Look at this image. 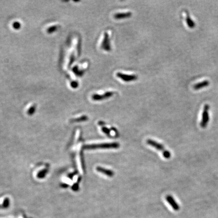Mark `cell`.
<instances>
[{
  "label": "cell",
  "mask_w": 218,
  "mask_h": 218,
  "mask_svg": "<svg viewBox=\"0 0 218 218\" xmlns=\"http://www.w3.org/2000/svg\"><path fill=\"white\" fill-rule=\"evenodd\" d=\"M120 147L119 143L118 142L111 143H103L95 144L92 145H86L84 148L86 150H96V149H109V148H118Z\"/></svg>",
  "instance_id": "1"
},
{
  "label": "cell",
  "mask_w": 218,
  "mask_h": 218,
  "mask_svg": "<svg viewBox=\"0 0 218 218\" xmlns=\"http://www.w3.org/2000/svg\"><path fill=\"white\" fill-rule=\"evenodd\" d=\"M101 47L105 51H110L112 49L111 44V32L107 31L104 32L103 38L101 42Z\"/></svg>",
  "instance_id": "2"
},
{
  "label": "cell",
  "mask_w": 218,
  "mask_h": 218,
  "mask_svg": "<svg viewBox=\"0 0 218 218\" xmlns=\"http://www.w3.org/2000/svg\"><path fill=\"white\" fill-rule=\"evenodd\" d=\"M116 76L126 82L134 81L138 79V76L135 74H126L120 72H118L116 73Z\"/></svg>",
  "instance_id": "3"
},
{
  "label": "cell",
  "mask_w": 218,
  "mask_h": 218,
  "mask_svg": "<svg viewBox=\"0 0 218 218\" xmlns=\"http://www.w3.org/2000/svg\"><path fill=\"white\" fill-rule=\"evenodd\" d=\"M209 109V106L205 105L203 109V112L202 114V118L200 124L202 128H205V127L207 126V123L209 121V114L208 112Z\"/></svg>",
  "instance_id": "4"
},
{
  "label": "cell",
  "mask_w": 218,
  "mask_h": 218,
  "mask_svg": "<svg viewBox=\"0 0 218 218\" xmlns=\"http://www.w3.org/2000/svg\"><path fill=\"white\" fill-rule=\"evenodd\" d=\"M114 93L115 92H113L108 91V92H104V94H96L92 95V99L94 101H102L104 100L110 98L111 97L113 96Z\"/></svg>",
  "instance_id": "5"
},
{
  "label": "cell",
  "mask_w": 218,
  "mask_h": 218,
  "mask_svg": "<svg viewBox=\"0 0 218 218\" xmlns=\"http://www.w3.org/2000/svg\"><path fill=\"white\" fill-rule=\"evenodd\" d=\"M146 142L148 143V145L152 146V147H154V148H155L157 150H158L160 152H162V154H164L167 150H166L165 149L164 146H163L162 144H160V143H158L154 140H152V139H148Z\"/></svg>",
  "instance_id": "6"
},
{
  "label": "cell",
  "mask_w": 218,
  "mask_h": 218,
  "mask_svg": "<svg viewBox=\"0 0 218 218\" xmlns=\"http://www.w3.org/2000/svg\"><path fill=\"white\" fill-rule=\"evenodd\" d=\"M166 199L167 202L169 203V205H170L171 207L173 208V209L174 211H178L180 210L179 205H178V203H177L175 199H174L173 197L168 195L166 197Z\"/></svg>",
  "instance_id": "7"
},
{
  "label": "cell",
  "mask_w": 218,
  "mask_h": 218,
  "mask_svg": "<svg viewBox=\"0 0 218 218\" xmlns=\"http://www.w3.org/2000/svg\"><path fill=\"white\" fill-rule=\"evenodd\" d=\"M132 14L131 12L127 11V12H120L118 13H116L114 15V17L116 19H123L128 18L132 16Z\"/></svg>",
  "instance_id": "8"
},
{
  "label": "cell",
  "mask_w": 218,
  "mask_h": 218,
  "mask_svg": "<svg viewBox=\"0 0 218 218\" xmlns=\"http://www.w3.org/2000/svg\"><path fill=\"white\" fill-rule=\"evenodd\" d=\"M96 171H98V172L103 173L105 175L109 176V177H113L114 175V172L112 171L111 170L106 169L104 168L101 167H97L96 168Z\"/></svg>",
  "instance_id": "9"
},
{
  "label": "cell",
  "mask_w": 218,
  "mask_h": 218,
  "mask_svg": "<svg viewBox=\"0 0 218 218\" xmlns=\"http://www.w3.org/2000/svg\"><path fill=\"white\" fill-rule=\"evenodd\" d=\"M209 84H210V82L208 80H204V81L195 84V85L193 86V88L196 90H199L200 88L207 86L209 85Z\"/></svg>",
  "instance_id": "10"
},
{
  "label": "cell",
  "mask_w": 218,
  "mask_h": 218,
  "mask_svg": "<svg viewBox=\"0 0 218 218\" xmlns=\"http://www.w3.org/2000/svg\"><path fill=\"white\" fill-rule=\"evenodd\" d=\"M186 23L187 24L188 27H190V28H193L195 27V22L193 21V20L191 19V18L189 17V16L188 14V13L186 12Z\"/></svg>",
  "instance_id": "11"
},
{
  "label": "cell",
  "mask_w": 218,
  "mask_h": 218,
  "mask_svg": "<svg viewBox=\"0 0 218 218\" xmlns=\"http://www.w3.org/2000/svg\"><path fill=\"white\" fill-rule=\"evenodd\" d=\"M9 203H9V199H5L4 201V203H3V207H4L5 209L8 208V207H9Z\"/></svg>",
  "instance_id": "12"
},
{
  "label": "cell",
  "mask_w": 218,
  "mask_h": 218,
  "mask_svg": "<svg viewBox=\"0 0 218 218\" xmlns=\"http://www.w3.org/2000/svg\"><path fill=\"white\" fill-rule=\"evenodd\" d=\"M57 27L56 26H51V27H49L48 29H47V31L48 33H52V32H54L55 31H56L57 30Z\"/></svg>",
  "instance_id": "13"
},
{
  "label": "cell",
  "mask_w": 218,
  "mask_h": 218,
  "mask_svg": "<svg viewBox=\"0 0 218 218\" xmlns=\"http://www.w3.org/2000/svg\"><path fill=\"white\" fill-rule=\"evenodd\" d=\"M102 131H103V132L105 134H106L108 135H109V134H110V131L109 129L107 128L106 127H103V128H102Z\"/></svg>",
  "instance_id": "14"
},
{
  "label": "cell",
  "mask_w": 218,
  "mask_h": 218,
  "mask_svg": "<svg viewBox=\"0 0 218 218\" xmlns=\"http://www.w3.org/2000/svg\"><path fill=\"white\" fill-rule=\"evenodd\" d=\"M88 119V118L86 116H84V117H82L80 118L79 119H76L75 121H76V122H78V121H84V120H87Z\"/></svg>",
  "instance_id": "15"
},
{
  "label": "cell",
  "mask_w": 218,
  "mask_h": 218,
  "mask_svg": "<svg viewBox=\"0 0 218 218\" xmlns=\"http://www.w3.org/2000/svg\"><path fill=\"white\" fill-rule=\"evenodd\" d=\"M21 26L19 22H15L13 24V27L15 28V29H19L20 27Z\"/></svg>",
  "instance_id": "16"
},
{
  "label": "cell",
  "mask_w": 218,
  "mask_h": 218,
  "mask_svg": "<svg viewBox=\"0 0 218 218\" xmlns=\"http://www.w3.org/2000/svg\"><path fill=\"white\" fill-rule=\"evenodd\" d=\"M34 110H35V108H34V107H32L31 108H30V110H29V112H28V113H29V114H33V112H34Z\"/></svg>",
  "instance_id": "17"
},
{
  "label": "cell",
  "mask_w": 218,
  "mask_h": 218,
  "mask_svg": "<svg viewBox=\"0 0 218 218\" xmlns=\"http://www.w3.org/2000/svg\"><path fill=\"white\" fill-rule=\"evenodd\" d=\"M0 207H1V206H0Z\"/></svg>",
  "instance_id": "18"
}]
</instances>
